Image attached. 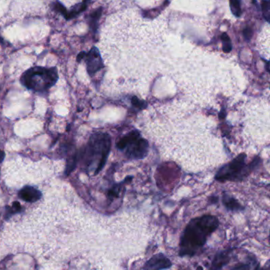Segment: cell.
<instances>
[{"instance_id":"obj_1","label":"cell","mask_w":270,"mask_h":270,"mask_svg":"<svg viewBox=\"0 0 270 270\" xmlns=\"http://www.w3.org/2000/svg\"><path fill=\"white\" fill-rule=\"evenodd\" d=\"M218 227L219 221L212 215H205L192 219L181 237L179 255L191 257L196 255Z\"/></svg>"},{"instance_id":"obj_2","label":"cell","mask_w":270,"mask_h":270,"mask_svg":"<svg viewBox=\"0 0 270 270\" xmlns=\"http://www.w3.org/2000/svg\"><path fill=\"white\" fill-rule=\"evenodd\" d=\"M111 147L110 135L104 133H96L92 135L88 144L82 153L83 165L87 172L94 169L97 175L103 169Z\"/></svg>"},{"instance_id":"obj_3","label":"cell","mask_w":270,"mask_h":270,"mask_svg":"<svg viewBox=\"0 0 270 270\" xmlns=\"http://www.w3.org/2000/svg\"><path fill=\"white\" fill-rule=\"evenodd\" d=\"M58 77L56 67H35L29 69L22 74L21 83L28 90L44 92L56 85Z\"/></svg>"},{"instance_id":"obj_4","label":"cell","mask_w":270,"mask_h":270,"mask_svg":"<svg viewBox=\"0 0 270 270\" xmlns=\"http://www.w3.org/2000/svg\"><path fill=\"white\" fill-rule=\"evenodd\" d=\"M149 142L142 139L140 132L133 130L122 138L117 148L125 151V154L131 159H143L149 153Z\"/></svg>"},{"instance_id":"obj_5","label":"cell","mask_w":270,"mask_h":270,"mask_svg":"<svg viewBox=\"0 0 270 270\" xmlns=\"http://www.w3.org/2000/svg\"><path fill=\"white\" fill-rule=\"evenodd\" d=\"M251 167V165H246V155H239L232 161L219 169L215 179L220 182L242 179L245 177V173H249Z\"/></svg>"},{"instance_id":"obj_6","label":"cell","mask_w":270,"mask_h":270,"mask_svg":"<svg viewBox=\"0 0 270 270\" xmlns=\"http://www.w3.org/2000/svg\"><path fill=\"white\" fill-rule=\"evenodd\" d=\"M87 63V70L89 75L93 76L103 67V60L97 47H92L88 53L85 54L84 58Z\"/></svg>"},{"instance_id":"obj_7","label":"cell","mask_w":270,"mask_h":270,"mask_svg":"<svg viewBox=\"0 0 270 270\" xmlns=\"http://www.w3.org/2000/svg\"><path fill=\"white\" fill-rule=\"evenodd\" d=\"M171 265L170 260L163 254L159 253L146 261L143 266V270H163L169 268Z\"/></svg>"},{"instance_id":"obj_8","label":"cell","mask_w":270,"mask_h":270,"mask_svg":"<svg viewBox=\"0 0 270 270\" xmlns=\"http://www.w3.org/2000/svg\"><path fill=\"white\" fill-rule=\"evenodd\" d=\"M18 196L25 202H35L41 199L42 193L34 186H26L20 190Z\"/></svg>"},{"instance_id":"obj_9","label":"cell","mask_w":270,"mask_h":270,"mask_svg":"<svg viewBox=\"0 0 270 270\" xmlns=\"http://www.w3.org/2000/svg\"><path fill=\"white\" fill-rule=\"evenodd\" d=\"M231 250L221 251L214 257L211 270H220L231 261Z\"/></svg>"},{"instance_id":"obj_10","label":"cell","mask_w":270,"mask_h":270,"mask_svg":"<svg viewBox=\"0 0 270 270\" xmlns=\"http://www.w3.org/2000/svg\"><path fill=\"white\" fill-rule=\"evenodd\" d=\"M259 263L256 258L252 255H250L249 258L244 260L243 261L238 262L231 270H258Z\"/></svg>"},{"instance_id":"obj_11","label":"cell","mask_w":270,"mask_h":270,"mask_svg":"<svg viewBox=\"0 0 270 270\" xmlns=\"http://www.w3.org/2000/svg\"><path fill=\"white\" fill-rule=\"evenodd\" d=\"M223 202H224L225 207L229 209V210L238 211L242 209V206L235 200V198H231V197L228 196V195H224Z\"/></svg>"},{"instance_id":"obj_12","label":"cell","mask_w":270,"mask_h":270,"mask_svg":"<svg viewBox=\"0 0 270 270\" xmlns=\"http://www.w3.org/2000/svg\"><path fill=\"white\" fill-rule=\"evenodd\" d=\"M230 7H231V12L235 17L237 18L240 17L241 13H242L240 0H230Z\"/></svg>"},{"instance_id":"obj_13","label":"cell","mask_w":270,"mask_h":270,"mask_svg":"<svg viewBox=\"0 0 270 270\" xmlns=\"http://www.w3.org/2000/svg\"><path fill=\"white\" fill-rule=\"evenodd\" d=\"M221 40L223 41V50H224V51L226 53L230 52L231 50L232 49V45H231V40H230L228 34H225V33L223 34Z\"/></svg>"},{"instance_id":"obj_14","label":"cell","mask_w":270,"mask_h":270,"mask_svg":"<svg viewBox=\"0 0 270 270\" xmlns=\"http://www.w3.org/2000/svg\"><path fill=\"white\" fill-rule=\"evenodd\" d=\"M102 14V8L100 9L97 10V11H94L93 14L90 15V26L93 27L94 30H96V24H97V20L100 18Z\"/></svg>"},{"instance_id":"obj_15","label":"cell","mask_w":270,"mask_h":270,"mask_svg":"<svg viewBox=\"0 0 270 270\" xmlns=\"http://www.w3.org/2000/svg\"><path fill=\"white\" fill-rule=\"evenodd\" d=\"M77 162V155L75 154L74 156H71L67 160V168H66V174L68 175L70 172H72L73 169L76 165Z\"/></svg>"},{"instance_id":"obj_16","label":"cell","mask_w":270,"mask_h":270,"mask_svg":"<svg viewBox=\"0 0 270 270\" xmlns=\"http://www.w3.org/2000/svg\"><path fill=\"white\" fill-rule=\"evenodd\" d=\"M262 11H263L264 18L266 19L267 21H269L270 18V4L269 0H264L262 2Z\"/></svg>"},{"instance_id":"obj_17","label":"cell","mask_w":270,"mask_h":270,"mask_svg":"<svg viewBox=\"0 0 270 270\" xmlns=\"http://www.w3.org/2000/svg\"><path fill=\"white\" fill-rule=\"evenodd\" d=\"M53 9L55 10V11H57V12L60 13V14H62L64 18H66V17H67V12H68V11H67L65 7H64L62 4H60V2H57H57H55L53 4Z\"/></svg>"},{"instance_id":"obj_18","label":"cell","mask_w":270,"mask_h":270,"mask_svg":"<svg viewBox=\"0 0 270 270\" xmlns=\"http://www.w3.org/2000/svg\"><path fill=\"white\" fill-rule=\"evenodd\" d=\"M21 209V205H20L19 202H15L13 203L12 206L11 207H7V214H8V217L10 215H12V214L15 213V212H20Z\"/></svg>"},{"instance_id":"obj_19","label":"cell","mask_w":270,"mask_h":270,"mask_svg":"<svg viewBox=\"0 0 270 270\" xmlns=\"http://www.w3.org/2000/svg\"><path fill=\"white\" fill-rule=\"evenodd\" d=\"M133 104H134L136 107H139V109H143V107H144V106H143L144 102L140 101V100H138L136 97H133Z\"/></svg>"},{"instance_id":"obj_20","label":"cell","mask_w":270,"mask_h":270,"mask_svg":"<svg viewBox=\"0 0 270 270\" xmlns=\"http://www.w3.org/2000/svg\"><path fill=\"white\" fill-rule=\"evenodd\" d=\"M244 37H245L248 41H249L250 39L252 37V30L250 28H247L244 30L243 31Z\"/></svg>"},{"instance_id":"obj_21","label":"cell","mask_w":270,"mask_h":270,"mask_svg":"<svg viewBox=\"0 0 270 270\" xmlns=\"http://www.w3.org/2000/svg\"><path fill=\"white\" fill-rule=\"evenodd\" d=\"M85 54H86V52H81L80 54H79L78 57H77V60H78L79 62L81 61L82 60H83V58H84Z\"/></svg>"},{"instance_id":"obj_22","label":"cell","mask_w":270,"mask_h":270,"mask_svg":"<svg viewBox=\"0 0 270 270\" xmlns=\"http://www.w3.org/2000/svg\"><path fill=\"white\" fill-rule=\"evenodd\" d=\"M4 158H5V153L4 151L0 150V163L4 160Z\"/></svg>"},{"instance_id":"obj_23","label":"cell","mask_w":270,"mask_h":270,"mask_svg":"<svg viewBox=\"0 0 270 270\" xmlns=\"http://www.w3.org/2000/svg\"><path fill=\"white\" fill-rule=\"evenodd\" d=\"M197 270H203V268L202 266H199Z\"/></svg>"}]
</instances>
